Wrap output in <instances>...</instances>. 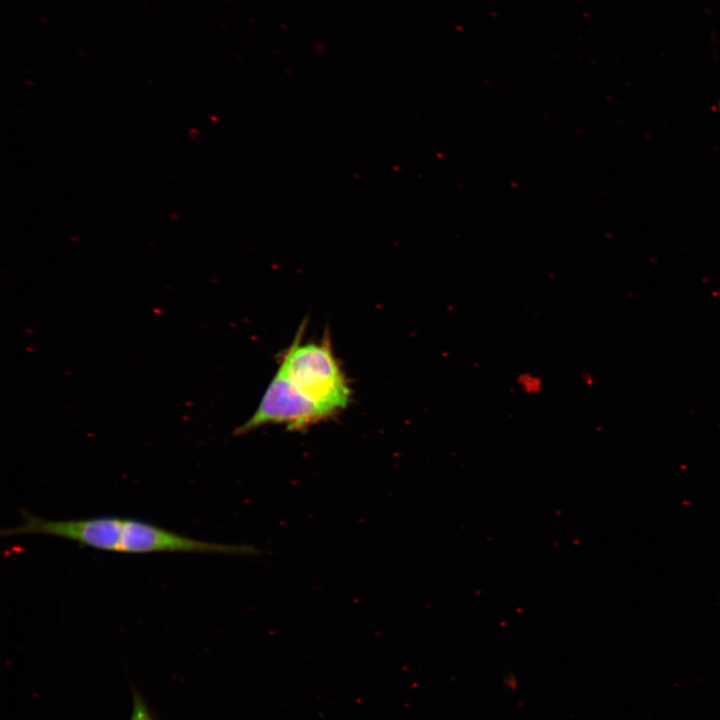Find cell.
<instances>
[{
    "label": "cell",
    "mask_w": 720,
    "mask_h": 720,
    "mask_svg": "<svg viewBox=\"0 0 720 720\" xmlns=\"http://www.w3.org/2000/svg\"><path fill=\"white\" fill-rule=\"evenodd\" d=\"M300 328L283 355L278 370L303 396L331 416L344 409L351 391L333 354L329 338L319 343H301Z\"/></svg>",
    "instance_id": "obj_2"
},
{
    "label": "cell",
    "mask_w": 720,
    "mask_h": 720,
    "mask_svg": "<svg viewBox=\"0 0 720 720\" xmlns=\"http://www.w3.org/2000/svg\"><path fill=\"white\" fill-rule=\"evenodd\" d=\"M330 416L327 411L296 390L283 373L277 370L256 411L236 433H247L267 424H284L288 430H300Z\"/></svg>",
    "instance_id": "obj_3"
},
{
    "label": "cell",
    "mask_w": 720,
    "mask_h": 720,
    "mask_svg": "<svg viewBox=\"0 0 720 720\" xmlns=\"http://www.w3.org/2000/svg\"><path fill=\"white\" fill-rule=\"evenodd\" d=\"M20 524L1 531L2 536L42 534L82 545L119 553H208L253 556L250 545L223 544L189 538L146 521L100 516L85 519L51 520L22 511Z\"/></svg>",
    "instance_id": "obj_1"
},
{
    "label": "cell",
    "mask_w": 720,
    "mask_h": 720,
    "mask_svg": "<svg viewBox=\"0 0 720 720\" xmlns=\"http://www.w3.org/2000/svg\"><path fill=\"white\" fill-rule=\"evenodd\" d=\"M517 383L521 390L527 394H537L542 390V379L532 373H523L518 376Z\"/></svg>",
    "instance_id": "obj_4"
},
{
    "label": "cell",
    "mask_w": 720,
    "mask_h": 720,
    "mask_svg": "<svg viewBox=\"0 0 720 720\" xmlns=\"http://www.w3.org/2000/svg\"><path fill=\"white\" fill-rule=\"evenodd\" d=\"M131 720H151L146 707L139 700H136L134 704Z\"/></svg>",
    "instance_id": "obj_5"
}]
</instances>
